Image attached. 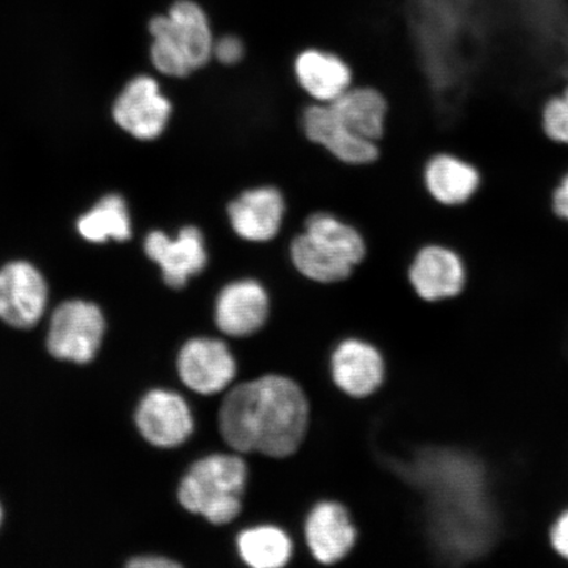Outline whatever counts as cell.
<instances>
[{
  "instance_id": "cell-1",
  "label": "cell",
  "mask_w": 568,
  "mask_h": 568,
  "mask_svg": "<svg viewBox=\"0 0 568 568\" xmlns=\"http://www.w3.org/2000/svg\"><path fill=\"white\" fill-rule=\"evenodd\" d=\"M310 424L307 396L287 376L270 374L241 383L225 395L220 433L239 453L287 458L302 446Z\"/></svg>"
},
{
  "instance_id": "cell-2",
  "label": "cell",
  "mask_w": 568,
  "mask_h": 568,
  "mask_svg": "<svg viewBox=\"0 0 568 568\" xmlns=\"http://www.w3.org/2000/svg\"><path fill=\"white\" fill-rule=\"evenodd\" d=\"M153 38L151 59L162 74L183 78L207 65L213 39L210 19L194 0H176L166 16L149 23Z\"/></svg>"
},
{
  "instance_id": "cell-3",
  "label": "cell",
  "mask_w": 568,
  "mask_h": 568,
  "mask_svg": "<svg viewBox=\"0 0 568 568\" xmlns=\"http://www.w3.org/2000/svg\"><path fill=\"white\" fill-rule=\"evenodd\" d=\"M246 481L243 458L212 454L191 466L181 481L178 499L189 513L201 515L211 524H230L243 508Z\"/></svg>"
},
{
  "instance_id": "cell-4",
  "label": "cell",
  "mask_w": 568,
  "mask_h": 568,
  "mask_svg": "<svg viewBox=\"0 0 568 568\" xmlns=\"http://www.w3.org/2000/svg\"><path fill=\"white\" fill-rule=\"evenodd\" d=\"M104 332V317L97 304L69 301L54 311L49 325L48 351L57 359L88 364L101 347Z\"/></svg>"
},
{
  "instance_id": "cell-5",
  "label": "cell",
  "mask_w": 568,
  "mask_h": 568,
  "mask_svg": "<svg viewBox=\"0 0 568 568\" xmlns=\"http://www.w3.org/2000/svg\"><path fill=\"white\" fill-rule=\"evenodd\" d=\"M468 278L470 274L464 254L445 244L418 248L408 270L412 288L428 303L456 300L465 293Z\"/></svg>"
},
{
  "instance_id": "cell-6",
  "label": "cell",
  "mask_w": 568,
  "mask_h": 568,
  "mask_svg": "<svg viewBox=\"0 0 568 568\" xmlns=\"http://www.w3.org/2000/svg\"><path fill=\"white\" fill-rule=\"evenodd\" d=\"M301 130L311 144L324 149L345 166L365 168L381 159L379 142L361 138L347 128L329 104L304 106Z\"/></svg>"
},
{
  "instance_id": "cell-7",
  "label": "cell",
  "mask_w": 568,
  "mask_h": 568,
  "mask_svg": "<svg viewBox=\"0 0 568 568\" xmlns=\"http://www.w3.org/2000/svg\"><path fill=\"white\" fill-rule=\"evenodd\" d=\"M226 215L239 239L252 244L272 243L286 220V196L274 184H260L234 197Z\"/></svg>"
},
{
  "instance_id": "cell-8",
  "label": "cell",
  "mask_w": 568,
  "mask_h": 568,
  "mask_svg": "<svg viewBox=\"0 0 568 568\" xmlns=\"http://www.w3.org/2000/svg\"><path fill=\"white\" fill-rule=\"evenodd\" d=\"M172 104L162 95L158 81L140 75L120 92L112 115L116 124L139 140H154L165 131Z\"/></svg>"
},
{
  "instance_id": "cell-9",
  "label": "cell",
  "mask_w": 568,
  "mask_h": 568,
  "mask_svg": "<svg viewBox=\"0 0 568 568\" xmlns=\"http://www.w3.org/2000/svg\"><path fill=\"white\" fill-rule=\"evenodd\" d=\"M48 286L44 276L24 261L0 270V318L13 328H32L44 315Z\"/></svg>"
},
{
  "instance_id": "cell-10",
  "label": "cell",
  "mask_w": 568,
  "mask_h": 568,
  "mask_svg": "<svg viewBox=\"0 0 568 568\" xmlns=\"http://www.w3.org/2000/svg\"><path fill=\"white\" fill-rule=\"evenodd\" d=\"M423 183L426 193L438 205L458 210L471 203L483 186L480 168L466 155L438 152L425 162Z\"/></svg>"
},
{
  "instance_id": "cell-11",
  "label": "cell",
  "mask_w": 568,
  "mask_h": 568,
  "mask_svg": "<svg viewBox=\"0 0 568 568\" xmlns=\"http://www.w3.org/2000/svg\"><path fill=\"white\" fill-rule=\"evenodd\" d=\"M144 247L148 257L161 267L163 281L175 290L186 286L209 264L203 233L193 225L184 226L175 240L153 231L148 234Z\"/></svg>"
},
{
  "instance_id": "cell-12",
  "label": "cell",
  "mask_w": 568,
  "mask_h": 568,
  "mask_svg": "<svg viewBox=\"0 0 568 568\" xmlns=\"http://www.w3.org/2000/svg\"><path fill=\"white\" fill-rule=\"evenodd\" d=\"M237 366L223 341L190 339L178 357V373L190 389L201 395H215L229 387Z\"/></svg>"
},
{
  "instance_id": "cell-13",
  "label": "cell",
  "mask_w": 568,
  "mask_h": 568,
  "mask_svg": "<svg viewBox=\"0 0 568 568\" xmlns=\"http://www.w3.org/2000/svg\"><path fill=\"white\" fill-rule=\"evenodd\" d=\"M268 315V293L258 281L245 278L231 282L217 295L215 322L226 336H252L266 324Z\"/></svg>"
},
{
  "instance_id": "cell-14",
  "label": "cell",
  "mask_w": 568,
  "mask_h": 568,
  "mask_svg": "<svg viewBox=\"0 0 568 568\" xmlns=\"http://www.w3.org/2000/svg\"><path fill=\"white\" fill-rule=\"evenodd\" d=\"M138 428L149 444L158 447L182 445L194 430V418L181 395L153 389L136 412Z\"/></svg>"
},
{
  "instance_id": "cell-15",
  "label": "cell",
  "mask_w": 568,
  "mask_h": 568,
  "mask_svg": "<svg viewBox=\"0 0 568 568\" xmlns=\"http://www.w3.org/2000/svg\"><path fill=\"white\" fill-rule=\"evenodd\" d=\"M297 87L312 102L331 104L353 87V70L343 57L322 48H305L293 63Z\"/></svg>"
},
{
  "instance_id": "cell-16",
  "label": "cell",
  "mask_w": 568,
  "mask_h": 568,
  "mask_svg": "<svg viewBox=\"0 0 568 568\" xmlns=\"http://www.w3.org/2000/svg\"><path fill=\"white\" fill-rule=\"evenodd\" d=\"M332 379L355 399L371 396L385 379V361L376 347L357 338L341 343L331 357Z\"/></svg>"
},
{
  "instance_id": "cell-17",
  "label": "cell",
  "mask_w": 568,
  "mask_h": 568,
  "mask_svg": "<svg viewBox=\"0 0 568 568\" xmlns=\"http://www.w3.org/2000/svg\"><path fill=\"white\" fill-rule=\"evenodd\" d=\"M304 531L312 556L323 565L343 560L357 541L349 514L336 501L316 504L305 520Z\"/></svg>"
},
{
  "instance_id": "cell-18",
  "label": "cell",
  "mask_w": 568,
  "mask_h": 568,
  "mask_svg": "<svg viewBox=\"0 0 568 568\" xmlns=\"http://www.w3.org/2000/svg\"><path fill=\"white\" fill-rule=\"evenodd\" d=\"M347 128L361 138L379 142L385 136L389 103L373 87H353L329 104Z\"/></svg>"
},
{
  "instance_id": "cell-19",
  "label": "cell",
  "mask_w": 568,
  "mask_h": 568,
  "mask_svg": "<svg viewBox=\"0 0 568 568\" xmlns=\"http://www.w3.org/2000/svg\"><path fill=\"white\" fill-rule=\"evenodd\" d=\"M303 232L326 254L357 267L365 261L367 243L364 234L351 223L328 211L312 212L304 220Z\"/></svg>"
},
{
  "instance_id": "cell-20",
  "label": "cell",
  "mask_w": 568,
  "mask_h": 568,
  "mask_svg": "<svg viewBox=\"0 0 568 568\" xmlns=\"http://www.w3.org/2000/svg\"><path fill=\"white\" fill-rule=\"evenodd\" d=\"M241 559L253 568H281L293 558V541L274 525H258L241 531L237 537Z\"/></svg>"
},
{
  "instance_id": "cell-21",
  "label": "cell",
  "mask_w": 568,
  "mask_h": 568,
  "mask_svg": "<svg viewBox=\"0 0 568 568\" xmlns=\"http://www.w3.org/2000/svg\"><path fill=\"white\" fill-rule=\"evenodd\" d=\"M288 257L297 273L320 284L349 280L355 268L326 254L304 232L297 233L290 241Z\"/></svg>"
},
{
  "instance_id": "cell-22",
  "label": "cell",
  "mask_w": 568,
  "mask_h": 568,
  "mask_svg": "<svg viewBox=\"0 0 568 568\" xmlns=\"http://www.w3.org/2000/svg\"><path fill=\"white\" fill-rule=\"evenodd\" d=\"M78 232L91 243H104L113 239L125 241L131 237V219L122 196L106 195L94 209L78 220Z\"/></svg>"
},
{
  "instance_id": "cell-23",
  "label": "cell",
  "mask_w": 568,
  "mask_h": 568,
  "mask_svg": "<svg viewBox=\"0 0 568 568\" xmlns=\"http://www.w3.org/2000/svg\"><path fill=\"white\" fill-rule=\"evenodd\" d=\"M541 122L546 136L568 146V84L545 102Z\"/></svg>"
},
{
  "instance_id": "cell-24",
  "label": "cell",
  "mask_w": 568,
  "mask_h": 568,
  "mask_svg": "<svg viewBox=\"0 0 568 568\" xmlns=\"http://www.w3.org/2000/svg\"><path fill=\"white\" fill-rule=\"evenodd\" d=\"M246 54L245 42L236 34H224L213 42L212 57L225 67L237 65Z\"/></svg>"
},
{
  "instance_id": "cell-25",
  "label": "cell",
  "mask_w": 568,
  "mask_h": 568,
  "mask_svg": "<svg viewBox=\"0 0 568 568\" xmlns=\"http://www.w3.org/2000/svg\"><path fill=\"white\" fill-rule=\"evenodd\" d=\"M549 544L556 557L568 565V508L562 510L551 524Z\"/></svg>"
},
{
  "instance_id": "cell-26",
  "label": "cell",
  "mask_w": 568,
  "mask_h": 568,
  "mask_svg": "<svg viewBox=\"0 0 568 568\" xmlns=\"http://www.w3.org/2000/svg\"><path fill=\"white\" fill-rule=\"evenodd\" d=\"M551 204L554 213L568 223V170L560 176L556 189L552 191Z\"/></svg>"
},
{
  "instance_id": "cell-27",
  "label": "cell",
  "mask_w": 568,
  "mask_h": 568,
  "mask_svg": "<svg viewBox=\"0 0 568 568\" xmlns=\"http://www.w3.org/2000/svg\"><path fill=\"white\" fill-rule=\"evenodd\" d=\"M131 568H178L181 567L175 560L160 556L134 557L126 564Z\"/></svg>"
},
{
  "instance_id": "cell-28",
  "label": "cell",
  "mask_w": 568,
  "mask_h": 568,
  "mask_svg": "<svg viewBox=\"0 0 568 568\" xmlns=\"http://www.w3.org/2000/svg\"><path fill=\"white\" fill-rule=\"evenodd\" d=\"M0 523H2V508H0Z\"/></svg>"
}]
</instances>
